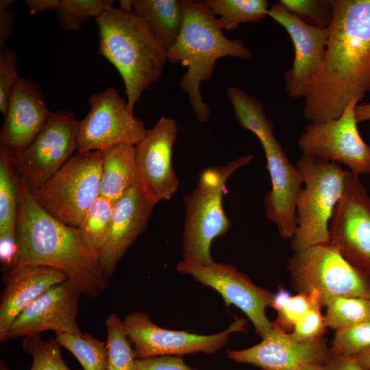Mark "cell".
<instances>
[{
	"mask_svg": "<svg viewBox=\"0 0 370 370\" xmlns=\"http://www.w3.org/2000/svg\"><path fill=\"white\" fill-rule=\"evenodd\" d=\"M182 7L181 32L169 49L167 57L171 62L187 67L179 86L187 94L197 120L205 123L212 112L203 99L201 84L212 79L219 59L231 56L249 60L252 53L243 40L230 39L225 36L217 17L204 1L182 0Z\"/></svg>",
	"mask_w": 370,
	"mask_h": 370,
	"instance_id": "3957f363",
	"label": "cell"
},
{
	"mask_svg": "<svg viewBox=\"0 0 370 370\" xmlns=\"http://www.w3.org/2000/svg\"><path fill=\"white\" fill-rule=\"evenodd\" d=\"M3 289L0 299V341L16 317L51 287L65 281L57 269L38 264H18L2 274Z\"/></svg>",
	"mask_w": 370,
	"mask_h": 370,
	"instance_id": "7402d4cb",
	"label": "cell"
},
{
	"mask_svg": "<svg viewBox=\"0 0 370 370\" xmlns=\"http://www.w3.org/2000/svg\"><path fill=\"white\" fill-rule=\"evenodd\" d=\"M286 270L297 293L316 291L323 306L336 297L370 299V276L348 262L331 242L294 252Z\"/></svg>",
	"mask_w": 370,
	"mask_h": 370,
	"instance_id": "52a82bcc",
	"label": "cell"
},
{
	"mask_svg": "<svg viewBox=\"0 0 370 370\" xmlns=\"http://www.w3.org/2000/svg\"><path fill=\"white\" fill-rule=\"evenodd\" d=\"M101 151L100 196L114 204L136 182V147L121 144Z\"/></svg>",
	"mask_w": 370,
	"mask_h": 370,
	"instance_id": "603a6c76",
	"label": "cell"
},
{
	"mask_svg": "<svg viewBox=\"0 0 370 370\" xmlns=\"http://www.w3.org/2000/svg\"><path fill=\"white\" fill-rule=\"evenodd\" d=\"M358 103L353 100L336 119L310 122L297 141L302 153L342 163L358 175H370V145L364 141L358 130L355 116Z\"/></svg>",
	"mask_w": 370,
	"mask_h": 370,
	"instance_id": "8fae6325",
	"label": "cell"
},
{
	"mask_svg": "<svg viewBox=\"0 0 370 370\" xmlns=\"http://www.w3.org/2000/svg\"><path fill=\"white\" fill-rule=\"evenodd\" d=\"M136 370H196L180 356L162 355L136 359Z\"/></svg>",
	"mask_w": 370,
	"mask_h": 370,
	"instance_id": "f35d334b",
	"label": "cell"
},
{
	"mask_svg": "<svg viewBox=\"0 0 370 370\" xmlns=\"http://www.w3.org/2000/svg\"><path fill=\"white\" fill-rule=\"evenodd\" d=\"M296 166L304 186L296 205L297 227L291 239L294 252L330 242L329 223L345 186L347 169L301 153Z\"/></svg>",
	"mask_w": 370,
	"mask_h": 370,
	"instance_id": "8992f818",
	"label": "cell"
},
{
	"mask_svg": "<svg viewBox=\"0 0 370 370\" xmlns=\"http://www.w3.org/2000/svg\"><path fill=\"white\" fill-rule=\"evenodd\" d=\"M227 96L243 130L252 132L260 141L274 136L273 122L267 117L263 104L255 97L236 86L227 89Z\"/></svg>",
	"mask_w": 370,
	"mask_h": 370,
	"instance_id": "4316f807",
	"label": "cell"
},
{
	"mask_svg": "<svg viewBox=\"0 0 370 370\" xmlns=\"http://www.w3.org/2000/svg\"><path fill=\"white\" fill-rule=\"evenodd\" d=\"M364 370H370V348L353 357Z\"/></svg>",
	"mask_w": 370,
	"mask_h": 370,
	"instance_id": "ee69618b",
	"label": "cell"
},
{
	"mask_svg": "<svg viewBox=\"0 0 370 370\" xmlns=\"http://www.w3.org/2000/svg\"><path fill=\"white\" fill-rule=\"evenodd\" d=\"M101 164V151L77 152L41 187L30 192L47 213L77 227L100 196Z\"/></svg>",
	"mask_w": 370,
	"mask_h": 370,
	"instance_id": "ba28073f",
	"label": "cell"
},
{
	"mask_svg": "<svg viewBox=\"0 0 370 370\" xmlns=\"http://www.w3.org/2000/svg\"><path fill=\"white\" fill-rule=\"evenodd\" d=\"M370 348V317L336 330L330 351L354 357Z\"/></svg>",
	"mask_w": 370,
	"mask_h": 370,
	"instance_id": "836d02e7",
	"label": "cell"
},
{
	"mask_svg": "<svg viewBox=\"0 0 370 370\" xmlns=\"http://www.w3.org/2000/svg\"><path fill=\"white\" fill-rule=\"evenodd\" d=\"M90 110L78 124L76 151H102L121 144L136 145L146 130L114 88L91 95Z\"/></svg>",
	"mask_w": 370,
	"mask_h": 370,
	"instance_id": "30bf717a",
	"label": "cell"
},
{
	"mask_svg": "<svg viewBox=\"0 0 370 370\" xmlns=\"http://www.w3.org/2000/svg\"><path fill=\"white\" fill-rule=\"evenodd\" d=\"M323 304L321 295L313 291L308 293H299L292 296L286 306L278 312L273 321L277 325L288 333H291L297 322L313 306Z\"/></svg>",
	"mask_w": 370,
	"mask_h": 370,
	"instance_id": "d590c367",
	"label": "cell"
},
{
	"mask_svg": "<svg viewBox=\"0 0 370 370\" xmlns=\"http://www.w3.org/2000/svg\"><path fill=\"white\" fill-rule=\"evenodd\" d=\"M22 347L25 354L32 357L29 370H71L62 358L61 346L56 338L45 341L40 335L25 337ZM0 370H10L2 360Z\"/></svg>",
	"mask_w": 370,
	"mask_h": 370,
	"instance_id": "d6a6232c",
	"label": "cell"
},
{
	"mask_svg": "<svg viewBox=\"0 0 370 370\" xmlns=\"http://www.w3.org/2000/svg\"><path fill=\"white\" fill-rule=\"evenodd\" d=\"M278 3L289 12L317 27L327 29L332 23L334 0H280Z\"/></svg>",
	"mask_w": 370,
	"mask_h": 370,
	"instance_id": "e575fe53",
	"label": "cell"
},
{
	"mask_svg": "<svg viewBox=\"0 0 370 370\" xmlns=\"http://www.w3.org/2000/svg\"><path fill=\"white\" fill-rule=\"evenodd\" d=\"M291 297V293L283 286H278V291L274 293L270 307L278 312L286 306Z\"/></svg>",
	"mask_w": 370,
	"mask_h": 370,
	"instance_id": "b9f144b4",
	"label": "cell"
},
{
	"mask_svg": "<svg viewBox=\"0 0 370 370\" xmlns=\"http://www.w3.org/2000/svg\"><path fill=\"white\" fill-rule=\"evenodd\" d=\"M328 231L342 256L370 276V196L359 175L348 169Z\"/></svg>",
	"mask_w": 370,
	"mask_h": 370,
	"instance_id": "4fadbf2b",
	"label": "cell"
},
{
	"mask_svg": "<svg viewBox=\"0 0 370 370\" xmlns=\"http://www.w3.org/2000/svg\"><path fill=\"white\" fill-rule=\"evenodd\" d=\"M262 341L242 350H227L236 362L249 364L263 370H301L309 364L324 365L330 348L323 337L298 341L273 321L271 332Z\"/></svg>",
	"mask_w": 370,
	"mask_h": 370,
	"instance_id": "ac0fdd59",
	"label": "cell"
},
{
	"mask_svg": "<svg viewBox=\"0 0 370 370\" xmlns=\"http://www.w3.org/2000/svg\"><path fill=\"white\" fill-rule=\"evenodd\" d=\"M370 94V0H334L323 64L304 98L310 122L338 117Z\"/></svg>",
	"mask_w": 370,
	"mask_h": 370,
	"instance_id": "6da1fadb",
	"label": "cell"
},
{
	"mask_svg": "<svg viewBox=\"0 0 370 370\" xmlns=\"http://www.w3.org/2000/svg\"><path fill=\"white\" fill-rule=\"evenodd\" d=\"M328 328L337 330L370 317V299L336 297L325 305Z\"/></svg>",
	"mask_w": 370,
	"mask_h": 370,
	"instance_id": "1f68e13d",
	"label": "cell"
},
{
	"mask_svg": "<svg viewBox=\"0 0 370 370\" xmlns=\"http://www.w3.org/2000/svg\"><path fill=\"white\" fill-rule=\"evenodd\" d=\"M252 159V155L242 156L224 166L206 169L196 187L184 196L182 261L196 264L214 262L212 243L226 234L231 225L223 206L226 182Z\"/></svg>",
	"mask_w": 370,
	"mask_h": 370,
	"instance_id": "5b68a950",
	"label": "cell"
},
{
	"mask_svg": "<svg viewBox=\"0 0 370 370\" xmlns=\"http://www.w3.org/2000/svg\"><path fill=\"white\" fill-rule=\"evenodd\" d=\"M95 20L99 29L98 53L121 75L127 108L134 113L143 92L162 74L168 49L134 10L113 7Z\"/></svg>",
	"mask_w": 370,
	"mask_h": 370,
	"instance_id": "277c9868",
	"label": "cell"
},
{
	"mask_svg": "<svg viewBox=\"0 0 370 370\" xmlns=\"http://www.w3.org/2000/svg\"><path fill=\"white\" fill-rule=\"evenodd\" d=\"M178 130L175 119L161 117L135 145L136 183L153 204L170 199L179 180L172 166V153Z\"/></svg>",
	"mask_w": 370,
	"mask_h": 370,
	"instance_id": "9a60e30c",
	"label": "cell"
},
{
	"mask_svg": "<svg viewBox=\"0 0 370 370\" xmlns=\"http://www.w3.org/2000/svg\"><path fill=\"white\" fill-rule=\"evenodd\" d=\"M216 15L223 30H234L243 23H258L268 16L269 3L266 0H208L204 1Z\"/></svg>",
	"mask_w": 370,
	"mask_h": 370,
	"instance_id": "83f0119b",
	"label": "cell"
},
{
	"mask_svg": "<svg viewBox=\"0 0 370 370\" xmlns=\"http://www.w3.org/2000/svg\"><path fill=\"white\" fill-rule=\"evenodd\" d=\"M154 206L136 182L114 204L110 234L98 254L99 264L107 278L146 229Z\"/></svg>",
	"mask_w": 370,
	"mask_h": 370,
	"instance_id": "ffe728a7",
	"label": "cell"
},
{
	"mask_svg": "<svg viewBox=\"0 0 370 370\" xmlns=\"http://www.w3.org/2000/svg\"><path fill=\"white\" fill-rule=\"evenodd\" d=\"M18 190L13 151L0 145V238H16Z\"/></svg>",
	"mask_w": 370,
	"mask_h": 370,
	"instance_id": "484cf974",
	"label": "cell"
},
{
	"mask_svg": "<svg viewBox=\"0 0 370 370\" xmlns=\"http://www.w3.org/2000/svg\"><path fill=\"white\" fill-rule=\"evenodd\" d=\"M81 295L68 280L51 287L16 317L8 332L6 341L40 335L46 330L82 333L76 320Z\"/></svg>",
	"mask_w": 370,
	"mask_h": 370,
	"instance_id": "d6986e66",
	"label": "cell"
},
{
	"mask_svg": "<svg viewBox=\"0 0 370 370\" xmlns=\"http://www.w3.org/2000/svg\"><path fill=\"white\" fill-rule=\"evenodd\" d=\"M133 10L141 16L166 48L176 42L183 22L182 0H132Z\"/></svg>",
	"mask_w": 370,
	"mask_h": 370,
	"instance_id": "d4e9b609",
	"label": "cell"
},
{
	"mask_svg": "<svg viewBox=\"0 0 370 370\" xmlns=\"http://www.w3.org/2000/svg\"><path fill=\"white\" fill-rule=\"evenodd\" d=\"M55 333L60 345L73 354L84 370H108V356L106 343L89 333Z\"/></svg>",
	"mask_w": 370,
	"mask_h": 370,
	"instance_id": "f546056e",
	"label": "cell"
},
{
	"mask_svg": "<svg viewBox=\"0 0 370 370\" xmlns=\"http://www.w3.org/2000/svg\"><path fill=\"white\" fill-rule=\"evenodd\" d=\"M107 332L108 370H136V358L132 345L125 334L122 321L116 314L105 321Z\"/></svg>",
	"mask_w": 370,
	"mask_h": 370,
	"instance_id": "4dcf8cb0",
	"label": "cell"
},
{
	"mask_svg": "<svg viewBox=\"0 0 370 370\" xmlns=\"http://www.w3.org/2000/svg\"><path fill=\"white\" fill-rule=\"evenodd\" d=\"M181 274L189 275L202 285L213 288L227 307L234 305L243 312L262 338L272 330L273 321L267 314L274 295L269 290L256 285L245 273L232 264L212 262L196 264L181 261L176 266Z\"/></svg>",
	"mask_w": 370,
	"mask_h": 370,
	"instance_id": "5bb4252c",
	"label": "cell"
},
{
	"mask_svg": "<svg viewBox=\"0 0 370 370\" xmlns=\"http://www.w3.org/2000/svg\"><path fill=\"white\" fill-rule=\"evenodd\" d=\"M20 78L16 55L6 45L0 47V111L4 115L11 90Z\"/></svg>",
	"mask_w": 370,
	"mask_h": 370,
	"instance_id": "74e56055",
	"label": "cell"
},
{
	"mask_svg": "<svg viewBox=\"0 0 370 370\" xmlns=\"http://www.w3.org/2000/svg\"><path fill=\"white\" fill-rule=\"evenodd\" d=\"M13 0L0 1V47L12 36L15 23V13L10 8Z\"/></svg>",
	"mask_w": 370,
	"mask_h": 370,
	"instance_id": "ab89813d",
	"label": "cell"
},
{
	"mask_svg": "<svg viewBox=\"0 0 370 370\" xmlns=\"http://www.w3.org/2000/svg\"><path fill=\"white\" fill-rule=\"evenodd\" d=\"M113 205L107 199L99 196L77 227L83 244L97 258L110 234Z\"/></svg>",
	"mask_w": 370,
	"mask_h": 370,
	"instance_id": "f1b7e54d",
	"label": "cell"
},
{
	"mask_svg": "<svg viewBox=\"0 0 370 370\" xmlns=\"http://www.w3.org/2000/svg\"><path fill=\"white\" fill-rule=\"evenodd\" d=\"M271 18L285 29L295 50L292 66L284 73L285 91L292 98H305L323 64L329 28L310 25L275 3L268 11Z\"/></svg>",
	"mask_w": 370,
	"mask_h": 370,
	"instance_id": "2e32d148",
	"label": "cell"
},
{
	"mask_svg": "<svg viewBox=\"0 0 370 370\" xmlns=\"http://www.w3.org/2000/svg\"><path fill=\"white\" fill-rule=\"evenodd\" d=\"M24 3L32 15L56 12L62 29L69 32L79 31L90 18L96 19L114 4L110 0H25Z\"/></svg>",
	"mask_w": 370,
	"mask_h": 370,
	"instance_id": "cb8c5ba5",
	"label": "cell"
},
{
	"mask_svg": "<svg viewBox=\"0 0 370 370\" xmlns=\"http://www.w3.org/2000/svg\"><path fill=\"white\" fill-rule=\"evenodd\" d=\"M53 114L47 108L38 84L20 77L10 94L0 132V145L13 151L27 147Z\"/></svg>",
	"mask_w": 370,
	"mask_h": 370,
	"instance_id": "44dd1931",
	"label": "cell"
},
{
	"mask_svg": "<svg viewBox=\"0 0 370 370\" xmlns=\"http://www.w3.org/2000/svg\"><path fill=\"white\" fill-rule=\"evenodd\" d=\"M322 307V304L315 305L297 322L290 333L294 339L309 341L323 337L328 327L321 314Z\"/></svg>",
	"mask_w": 370,
	"mask_h": 370,
	"instance_id": "8d00e7d4",
	"label": "cell"
},
{
	"mask_svg": "<svg viewBox=\"0 0 370 370\" xmlns=\"http://www.w3.org/2000/svg\"><path fill=\"white\" fill-rule=\"evenodd\" d=\"M16 241L18 264L57 269L88 297H96L108 287V278L101 271L97 257L83 244L77 228L44 210L20 177Z\"/></svg>",
	"mask_w": 370,
	"mask_h": 370,
	"instance_id": "7a4b0ae2",
	"label": "cell"
},
{
	"mask_svg": "<svg viewBox=\"0 0 370 370\" xmlns=\"http://www.w3.org/2000/svg\"><path fill=\"white\" fill-rule=\"evenodd\" d=\"M260 142L271 182V189L264 197L265 214L275 224L279 235L291 240L297 227L296 205L304 186L302 175L275 136Z\"/></svg>",
	"mask_w": 370,
	"mask_h": 370,
	"instance_id": "e0dca14e",
	"label": "cell"
},
{
	"mask_svg": "<svg viewBox=\"0 0 370 370\" xmlns=\"http://www.w3.org/2000/svg\"><path fill=\"white\" fill-rule=\"evenodd\" d=\"M323 365L327 370H364L353 357L339 356L330 351Z\"/></svg>",
	"mask_w": 370,
	"mask_h": 370,
	"instance_id": "60d3db41",
	"label": "cell"
},
{
	"mask_svg": "<svg viewBox=\"0 0 370 370\" xmlns=\"http://www.w3.org/2000/svg\"><path fill=\"white\" fill-rule=\"evenodd\" d=\"M355 116L358 123L370 121V103L357 104Z\"/></svg>",
	"mask_w": 370,
	"mask_h": 370,
	"instance_id": "7bdbcfd3",
	"label": "cell"
},
{
	"mask_svg": "<svg viewBox=\"0 0 370 370\" xmlns=\"http://www.w3.org/2000/svg\"><path fill=\"white\" fill-rule=\"evenodd\" d=\"M78 124L70 110L53 112L30 145L13 151L17 174L30 191L41 187L73 156Z\"/></svg>",
	"mask_w": 370,
	"mask_h": 370,
	"instance_id": "9c48e42d",
	"label": "cell"
},
{
	"mask_svg": "<svg viewBox=\"0 0 370 370\" xmlns=\"http://www.w3.org/2000/svg\"><path fill=\"white\" fill-rule=\"evenodd\" d=\"M301 370H327V369L323 365L309 364L304 366Z\"/></svg>",
	"mask_w": 370,
	"mask_h": 370,
	"instance_id": "f6af8a7d",
	"label": "cell"
},
{
	"mask_svg": "<svg viewBox=\"0 0 370 370\" xmlns=\"http://www.w3.org/2000/svg\"><path fill=\"white\" fill-rule=\"evenodd\" d=\"M122 324L136 358H144L197 352L216 354L225 346L231 334L244 330L247 321L236 317L226 330L210 335L165 329L155 324L146 313L138 311L128 314Z\"/></svg>",
	"mask_w": 370,
	"mask_h": 370,
	"instance_id": "7c38bea8",
	"label": "cell"
}]
</instances>
